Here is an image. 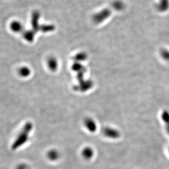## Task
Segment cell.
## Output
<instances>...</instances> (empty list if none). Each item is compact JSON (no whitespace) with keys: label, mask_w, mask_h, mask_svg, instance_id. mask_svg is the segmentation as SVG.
<instances>
[{"label":"cell","mask_w":169,"mask_h":169,"mask_svg":"<svg viewBox=\"0 0 169 169\" xmlns=\"http://www.w3.org/2000/svg\"><path fill=\"white\" fill-rule=\"evenodd\" d=\"M33 129V124L32 123L29 121L25 124L12 144L11 148L13 151H15L18 148H21L28 141L30 133L32 131Z\"/></svg>","instance_id":"cell-1"},{"label":"cell","mask_w":169,"mask_h":169,"mask_svg":"<svg viewBox=\"0 0 169 169\" xmlns=\"http://www.w3.org/2000/svg\"><path fill=\"white\" fill-rule=\"evenodd\" d=\"M40 14L37 11L33 12L31 17V31L36 34L38 31H42L43 33L51 31L54 30V27L51 25H40L39 23Z\"/></svg>","instance_id":"cell-2"},{"label":"cell","mask_w":169,"mask_h":169,"mask_svg":"<svg viewBox=\"0 0 169 169\" xmlns=\"http://www.w3.org/2000/svg\"><path fill=\"white\" fill-rule=\"evenodd\" d=\"M11 29L15 33H21L23 30V26L21 22L18 21H12L10 25Z\"/></svg>","instance_id":"cell-3"},{"label":"cell","mask_w":169,"mask_h":169,"mask_svg":"<svg viewBox=\"0 0 169 169\" xmlns=\"http://www.w3.org/2000/svg\"><path fill=\"white\" fill-rule=\"evenodd\" d=\"M18 74L21 78H27L31 75V70L27 66H21L18 70Z\"/></svg>","instance_id":"cell-4"},{"label":"cell","mask_w":169,"mask_h":169,"mask_svg":"<svg viewBox=\"0 0 169 169\" xmlns=\"http://www.w3.org/2000/svg\"><path fill=\"white\" fill-rule=\"evenodd\" d=\"M47 65L51 71H56L58 68L57 60L55 58H49L47 60Z\"/></svg>","instance_id":"cell-5"},{"label":"cell","mask_w":169,"mask_h":169,"mask_svg":"<svg viewBox=\"0 0 169 169\" xmlns=\"http://www.w3.org/2000/svg\"><path fill=\"white\" fill-rule=\"evenodd\" d=\"M47 155L49 160L51 161H56L59 157V153L55 149H51L48 151Z\"/></svg>","instance_id":"cell-6"},{"label":"cell","mask_w":169,"mask_h":169,"mask_svg":"<svg viewBox=\"0 0 169 169\" xmlns=\"http://www.w3.org/2000/svg\"><path fill=\"white\" fill-rule=\"evenodd\" d=\"M94 154V152L90 148H86L82 151V155L86 159H90Z\"/></svg>","instance_id":"cell-7"},{"label":"cell","mask_w":169,"mask_h":169,"mask_svg":"<svg viewBox=\"0 0 169 169\" xmlns=\"http://www.w3.org/2000/svg\"><path fill=\"white\" fill-rule=\"evenodd\" d=\"M86 125L89 130L94 131L96 129V124L92 120H88L86 121Z\"/></svg>","instance_id":"cell-8"},{"label":"cell","mask_w":169,"mask_h":169,"mask_svg":"<svg viewBox=\"0 0 169 169\" xmlns=\"http://www.w3.org/2000/svg\"><path fill=\"white\" fill-rule=\"evenodd\" d=\"M16 169H28V166L25 164H21L18 165Z\"/></svg>","instance_id":"cell-9"}]
</instances>
